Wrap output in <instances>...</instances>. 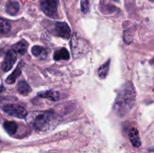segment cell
I'll return each mask as SVG.
<instances>
[{
	"label": "cell",
	"mask_w": 154,
	"mask_h": 153,
	"mask_svg": "<svg viewBox=\"0 0 154 153\" xmlns=\"http://www.w3.org/2000/svg\"><path fill=\"white\" fill-rule=\"evenodd\" d=\"M135 100V92L133 86L131 83L126 84L117 95L114 110L119 115H125L132 109Z\"/></svg>",
	"instance_id": "cell-1"
},
{
	"label": "cell",
	"mask_w": 154,
	"mask_h": 153,
	"mask_svg": "<svg viewBox=\"0 0 154 153\" xmlns=\"http://www.w3.org/2000/svg\"><path fill=\"white\" fill-rule=\"evenodd\" d=\"M38 96L43 98H47L50 100H53V101H57L60 99V92L57 91H54V90H49V91H45L39 92Z\"/></svg>",
	"instance_id": "cell-7"
},
{
	"label": "cell",
	"mask_w": 154,
	"mask_h": 153,
	"mask_svg": "<svg viewBox=\"0 0 154 153\" xmlns=\"http://www.w3.org/2000/svg\"><path fill=\"white\" fill-rule=\"evenodd\" d=\"M150 2H153V0H150Z\"/></svg>",
	"instance_id": "cell-19"
},
{
	"label": "cell",
	"mask_w": 154,
	"mask_h": 153,
	"mask_svg": "<svg viewBox=\"0 0 154 153\" xmlns=\"http://www.w3.org/2000/svg\"><path fill=\"white\" fill-rule=\"evenodd\" d=\"M59 0H41L40 8L48 16H55L57 14Z\"/></svg>",
	"instance_id": "cell-3"
},
{
	"label": "cell",
	"mask_w": 154,
	"mask_h": 153,
	"mask_svg": "<svg viewBox=\"0 0 154 153\" xmlns=\"http://www.w3.org/2000/svg\"><path fill=\"white\" fill-rule=\"evenodd\" d=\"M51 116L52 114L50 112H41L38 114L33 120V125L35 128L40 130L45 129L51 120Z\"/></svg>",
	"instance_id": "cell-4"
},
{
	"label": "cell",
	"mask_w": 154,
	"mask_h": 153,
	"mask_svg": "<svg viewBox=\"0 0 154 153\" xmlns=\"http://www.w3.org/2000/svg\"><path fill=\"white\" fill-rule=\"evenodd\" d=\"M3 111L8 115L19 118H24L27 116V111L19 104H6L3 106Z\"/></svg>",
	"instance_id": "cell-2"
},
{
	"label": "cell",
	"mask_w": 154,
	"mask_h": 153,
	"mask_svg": "<svg viewBox=\"0 0 154 153\" xmlns=\"http://www.w3.org/2000/svg\"><path fill=\"white\" fill-rule=\"evenodd\" d=\"M89 5H90L89 0H81V7L83 13L86 14L88 12Z\"/></svg>",
	"instance_id": "cell-18"
},
{
	"label": "cell",
	"mask_w": 154,
	"mask_h": 153,
	"mask_svg": "<svg viewBox=\"0 0 154 153\" xmlns=\"http://www.w3.org/2000/svg\"><path fill=\"white\" fill-rule=\"evenodd\" d=\"M21 68V63H20L19 65L17 67V68L14 70L11 73V74L9 75L8 76V78L6 79V82L8 84H13L14 82L16 81V80L17 79L18 76H20V75L21 74V72H22V69Z\"/></svg>",
	"instance_id": "cell-12"
},
{
	"label": "cell",
	"mask_w": 154,
	"mask_h": 153,
	"mask_svg": "<svg viewBox=\"0 0 154 153\" xmlns=\"http://www.w3.org/2000/svg\"><path fill=\"white\" fill-rule=\"evenodd\" d=\"M17 60V53L13 50H10L6 53L5 59L2 64V70L5 72H7L12 68Z\"/></svg>",
	"instance_id": "cell-6"
},
{
	"label": "cell",
	"mask_w": 154,
	"mask_h": 153,
	"mask_svg": "<svg viewBox=\"0 0 154 153\" xmlns=\"http://www.w3.org/2000/svg\"><path fill=\"white\" fill-rule=\"evenodd\" d=\"M53 32L56 35L59 36L63 38L68 39L70 38L71 29L66 22H57L54 25Z\"/></svg>",
	"instance_id": "cell-5"
},
{
	"label": "cell",
	"mask_w": 154,
	"mask_h": 153,
	"mask_svg": "<svg viewBox=\"0 0 154 153\" xmlns=\"http://www.w3.org/2000/svg\"><path fill=\"white\" fill-rule=\"evenodd\" d=\"M11 30V23L8 20L0 18V33L5 34Z\"/></svg>",
	"instance_id": "cell-17"
},
{
	"label": "cell",
	"mask_w": 154,
	"mask_h": 153,
	"mask_svg": "<svg viewBox=\"0 0 154 153\" xmlns=\"http://www.w3.org/2000/svg\"><path fill=\"white\" fill-rule=\"evenodd\" d=\"M17 91L20 94H23V95H26L31 92V88L26 81L20 80L18 82Z\"/></svg>",
	"instance_id": "cell-13"
},
{
	"label": "cell",
	"mask_w": 154,
	"mask_h": 153,
	"mask_svg": "<svg viewBox=\"0 0 154 153\" xmlns=\"http://www.w3.org/2000/svg\"><path fill=\"white\" fill-rule=\"evenodd\" d=\"M129 140H130L131 142L135 147H139L141 146V142L140 140L139 134H138V130L136 128H132L129 131Z\"/></svg>",
	"instance_id": "cell-9"
},
{
	"label": "cell",
	"mask_w": 154,
	"mask_h": 153,
	"mask_svg": "<svg viewBox=\"0 0 154 153\" xmlns=\"http://www.w3.org/2000/svg\"><path fill=\"white\" fill-rule=\"evenodd\" d=\"M5 10L8 14L15 15L20 10L19 3L14 0H9L6 4Z\"/></svg>",
	"instance_id": "cell-8"
},
{
	"label": "cell",
	"mask_w": 154,
	"mask_h": 153,
	"mask_svg": "<svg viewBox=\"0 0 154 153\" xmlns=\"http://www.w3.org/2000/svg\"><path fill=\"white\" fill-rule=\"evenodd\" d=\"M3 127L5 129L6 131L9 134L12 135L16 133L17 130V124L15 122L13 121H6L3 124Z\"/></svg>",
	"instance_id": "cell-14"
},
{
	"label": "cell",
	"mask_w": 154,
	"mask_h": 153,
	"mask_svg": "<svg viewBox=\"0 0 154 153\" xmlns=\"http://www.w3.org/2000/svg\"><path fill=\"white\" fill-rule=\"evenodd\" d=\"M27 47H28V44L24 40H22L18 42V43H17L16 44L14 45L13 49L12 50L16 53L20 54V55H23L26 52Z\"/></svg>",
	"instance_id": "cell-11"
},
{
	"label": "cell",
	"mask_w": 154,
	"mask_h": 153,
	"mask_svg": "<svg viewBox=\"0 0 154 153\" xmlns=\"http://www.w3.org/2000/svg\"><path fill=\"white\" fill-rule=\"evenodd\" d=\"M54 58L56 61H60V60H69L70 58V54L69 51L66 48H61L55 52L54 55Z\"/></svg>",
	"instance_id": "cell-10"
},
{
	"label": "cell",
	"mask_w": 154,
	"mask_h": 153,
	"mask_svg": "<svg viewBox=\"0 0 154 153\" xmlns=\"http://www.w3.org/2000/svg\"><path fill=\"white\" fill-rule=\"evenodd\" d=\"M110 62L111 61L108 60L107 62H105V64H102L100 68H99V70H98V73H99V76L100 78H105L106 77V76L108 75V70H109L110 68Z\"/></svg>",
	"instance_id": "cell-16"
},
{
	"label": "cell",
	"mask_w": 154,
	"mask_h": 153,
	"mask_svg": "<svg viewBox=\"0 0 154 153\" xmlns=\"http://www.w3.org/2000/svg\"><path fill=\"white\" fill-rule=\"evenodd\" d=\"M32 53L33 56L38 58H44L47 56V51L43 46H34L32 48Z\"/></svg>",
	"instance_id": "cell-15"
}]
</instances>
